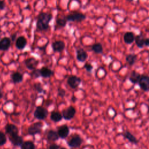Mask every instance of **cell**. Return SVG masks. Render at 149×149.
<instances>
[{"mask_svg": "<svg viewBox=\"0 0 149 149\" xmlns=\"http://www.w3.org/2000/svg\"><path fill=\"white\" fill-rule=\"evenodd\" d=\"M51 47L54 52H60L65 49V44L63 41H56L52 43Z\"/></svg>", "mask_w": 149, "mask_h": 149, "instance_id": "cell-14", "label": "cell"}, {"mask_svg": "<svg viewBox=\"0 0 149 149\" xmlns=\"http://www.w3.org/2000/svg\"><path fill=\"white\" fill-rule=\"evenodd\" d=\"M88 57L87 52L83 48H79L76 51V59L80 62H84Z\"/></svg>", "mask_w": 149, "mask_h": 149, "instance_id": "cell-13", "label": "cell"}, {"mask_svg": "<svg viewBox=\"0 0 149 149\" xmlns=\"http://www.w3.org/2000/svg\"><path fill=\"white\" fill-rule=\"evenodd\" d=\"M59 148H60V146L55 143L51 144V145H49L48 147V149H59Z\"/></svg>", "mask_w": 149, "mask_h": 149, "instance_id": "cell-34", "label": "cell"}, {"mask_svg": "<svg viewBox=\"0 0 149 149\" xmlns=\"http://www.w3.org/2000/svg\"><path fill=\"white\" fill-rule=\"evenodd\" d=\"M34 87L35 90L39 93H44V90L42 87V84L40 83H36L34 84Z\"/></svg>", "mask_w": 149, "mask_h": 149, "instance_id": "cell-30", "label": "cell"}, {"mask_svg": "<svg viewBox=\"0 0 149 149\" xmlns=\"http://www.w3.org/2000/svg\"><path fill=\"white\" fill-rule=\"evenodd\" d=\"M148 64H149V58H148Z\"/></svg>", "mask_w": 149, "mask_h": 149, "instance_id": "cell-43", "label": "cell"}, {"mask_svg": "<svg viewBox=\"0 0 149 149\" xmlns=\"http://www.w3.org/2000/svg\"><path fill=\"white\" fill-rule=\"evenodd\" d=\"M39 61L34 58H29L24 61V64L26 68L31 70L37 69Z\"/></svg>", "mask_w": 149, "mask_h": 149, "instance_id": "cell-10", "label": "cell"}, {"mask_svg": "<svg viewBox=\"0 0 149 149\" xmlns=\"http://www.w3.org/2000/svg\"><path fill=\"white\" fill-rule=\"evenodd\" d=\"M2 97H3V93L1 91V90L0 89V99H1Z\"/></svg>", "mask_w": 149, "mask_h": 149, "instance_id": "cell-39", "label": "cell"}, {"mask_svg": "<svg viewBox=\"0 0 149 149\" xmlns=\"http://www.w3.org/2000/svg\"><path fill=\"white\" fill-rule=\"evenodd\" d=\"M1 32V27H0V33Z\"/></svg>", "mask_w": 149, "mask_h": 149, "instance_id": "cell-42", "label": "cell"}, {"mask_svg": "<svg viewBox=\"0 0 149 149\" xmlns=\"http://www.w3.org/2000/svg\"><path fill=\"white\" fill-rule=\"evenodd\" d=\"M48 112L47 109L41 106H38L34 112V116L37 119L42 120L47 118Z\"/></svg>", "mask_w": 149, "mask_h": 149, "instance_id": "cell-3", "label": "cell"}, {"mask_svg": "<svg viewBox=\"0 0 149 149\" xmlns=\"http://www.w3.org/2000/svg\"><path fill=\"white\" fill-rule=\"evenodd\" d=\"M135 35L132 31H126L123 35V41L127 44H132L135 40Z\"/></svg>", "mask_w": 149, "mask_h": 149, "instance_id": "cell-15", "label": "cell"}, {"mask_svg": "<svg viewBox=\"0 0 149 149\" xmlns=\"http://www.w3.org/2000/svg\"><path fill=\"white\" fill-rule=\"evenodd\" d=\"M5 2L3 0H0V9L3 10L5 8Z\"/></svg>", "mask_w": 149, "mask_h": 149, "instance_id": "cell-35", "label": "cell"}, {"mask_svg": "<svg viewBox=\"0 0 149 149\" xmlns=\"http://www.w3.org/2000/svg\"><path fill=\"white\" fill-rule=\"evenodd\" d=\"M61 149H66V148H64V147H62Z\"/></svg>", "mask_w": 149, "mask_h": 149, "instance_id": "cell-40", "label": "cell"}, {"mask_svg": "<svg viewBox=\"0 0 149 149\" xmlns=\"http://www.w3.org/2000/svg\"><path fill=\"white\" fill-rule=\"evenodd\" d=\"M91 49L95 54H101L103 52V47L101 43L98 42L94 44L91 46Z\"/></svg>", "mask_w": 149, "mask_h": 149, "instance_id": "cell-26", "label": "cell"}, {"mask_svg": "<svg viewBox=\"0 0 149 149\" xmlns=\"http://www.w3.org/2000/svg\"><path fill=\"white\" fill-rule=\"evenodd\" d=\"M11 79L13 83H20L23 80V76L19 72H15L11 74Z\"/></svg>", "mask_w": 149, "mask_h": 149, "instance_id": "cell-22", "label": "cell"}, {"mask_svg": "<svg viewBox=\"0 0 149 149\" xmlns=\"http://www.w3.org/2000/svg\"><path fill=\"white\" fill-rule=\"evenodd\" d=\"M50 118L53 122H60L62 119L63 117H62V113H61L59 112H58V111H52L51 113Z\"/></svg>", "mask_w": 149, "mask_h": 149, "instance_id": "cell-25", "label": "cell"}, {"mask_svg": "<svg viewBox=\"0 0 149 149\" xmlns=\"http://www.w3.org/2000/svg\"><path fill=\"white\" fill-rule=\"evenodd\" d=\"M40 74L44 78H49L54 74V72L49 68L43 66L40 69Z\"/></svg>", "mask_w": 149, "mask_h": 149, "instance_id": "cell-18", "label": "cell"}, {"mask_svg": "<svg viewBox=\"0 0 149 149\" xmlns=\"http://www.w3.org/2000/svg\"><path fill=\"white\" fill-rule=\"evenodd\" d=\"M57 132L59 136V138L65 139L69 135L70 132V129L68 125H62L57 127Z\"/></svg>", "mask_w": 149, "mask_h": 149, "instance_id": "cell-9", "label": "cell"}, {"mask_svg": "<svg viewBox=\"0 0 149 149\" xmlns=\"http://www.w3.org/2000/svg\"><path fill=\"white\" fill-rule=\"evenodd\" d=\"M83 141L80 135L75 134L68 141V145L72 148H78L81 145Z\"/></svg>", "mask_w": 149, "mask_h": 149, "instance_id": "cell-7", "label": "cell"}, {"mask_svg": "<svg viewBox=\"0 0 149 149\" xmlns=\"http://www.w3.org/2000/svg\"><path fill=\"white\" fill-rule=\"evenodd\" d=\"M67 22L68 21L65 17L63 18H58L56 20V23L59 27H64L66 24Z\"/></svg>", "mask_w": 149, "mask_h": 149, "instance_id": "cell-28", "label": "cell"}, {"mask_svg": "<svg viewBox=\"0 0 149 149\" xmlns=\"http://www.w3.org/2000/svg\"><path fill=\"white\" fill-rule=\"evenodd\" d=\"M66 94V91L62 88H58V95L61 97H64Z\"/></svg>", "mask_w": 149, "mask_h": 149, "instance_id": "cell-33", "label": "cell"}, {"mask_svg": "<svg viewBox=\"0 0 149 149\" xmlns=\"http://www.w3.org/2000/svg\"><path fill=\"white\" fill-rule=\"evenodd\" d=\"M145 37L142 33L140 34L137 35L135 37V43L138 48H143L144 47V41H145Z\"/></svg>", "mask_w": 149, "mask_h": 149, "instance_id": "cell-17", "label": "cell"}, {"mask_svg": "<svg viewBox=\"0 0 149 149\" xmlns=\"http://www.w3.org/2000/svg\"><path fill=\"white\" fill-rule=\"evenodd\" d=\"M141 76V74H140L139 73L137 72L135 70H133L129 76V80L132 83H133L134 84H138V82L140 80Z\"/></svg>", "mask_w": 149, "mask_h": 149, "instance_id": "cell-21", "label": "cell"}, {"mask_svg": "<svg viewBox=\"0 0 149 149\" xmlns=\"http://www.w3.org/2000/svg\"><path fill=\"white\" fill-rule=\"evenodd\" d=\"M16 36H17V34L16 33H13L10 36V40L12 41H15L16 38Z\"/></svg>", "mask_w": 149, "mask_h": 149, "instance_id": "cell-36", "label": "cell"}, {"mask_svg": "<svg viewBox=\"0 0 149 149\" xmlns=\"http://www.w3.org/2000/svg\"><path fill=\"white\" fill-rule=\"evenodd\" d=\"M81 82V80L80 77L75 75L70 76L67 80L68 84L73 89H75L79 87Z\"/></svg>", "mask_w": 149, "mask_h": 149, "instance_id": "cell-8", "label": "cell"}, {"mask_svg": "<svg viewBox=\"0 0 149 149\" xmlns=\"http://www.w3.org/2000/svg\"><path fill=\"white\" fill-rule=\"evenodd\" d=\"M84 68H85V69L86 70V71H87L88 72H91V71L93 69V66L91 63H86L84 64Z\"/></svg>", "mask_w": 149, "mask_h": 149, "instance_id": "cell-32", "label": "cell"}, {"mask_svg": "<svg viewBox=\"0 0 149 149\" xmlns=\"http://www.w3.org/2000/svg\"><path fill=\"white\" fill-rule=\"evenodd\" d=\"M139 87L145 92L149 91V76L141 75L138 82Z\"/></svg>", "mask_w": 149, "mask_h": 149, "instance_id": "cell-6", "label": "cell"}, {"mask_svg": "<svg viewBox=\"0 0 149 149\" xmlns=\"http://www.w3.org/2000/svg\"><path fill=\"white\" fill-rule=\"evenodd\" d=\"M0 112H1V109H0Z\"/></svg>", "mask_w": 149, "mask_h": 149, "instance_id": "cell-44", "label": "cell"}, {"mask_svg": "<svg viewBox=\"0 0 149 149\" xmlns=\"http://www.w3.org/2000/svg\"><path fill=\"white\" fill-rule=\"evenodd\" d=\"M20 147H21V149H35L36 148V146L34 143L30 140L24 141Z\"/></svg>", "mask_w": 149, "mask_h": 149, "instance_id": "cell-27", "label": "cell"}, {"mask_svg": "<svg viewBox=\"0 0 149 149\" xmlns=\"http://www.w3.org/2000/svg\"><path fill=\"white\" fill-rule=\"evenodd\" d=\"M144 46L149 47V38H146L144 41Z\"/></svg>", "mask_w": 149, "mask_h": 149, "instance_id": "cell-37", "label": "cell"}, {"mask_svg": "<svg viewBox=\"0 0 149 149\" xmlns=\"http://www.w3.org/2000/svg\"><path fill=\"white\" fill-rule=\"evenodd\" d=\"M9 140L13 146L16 147H21L24 142L23 137L19 134L9 136Z\"/></svg>", "mask_w": 149, "mask_h": 149, "instance_id": "cell-11", "label": "cell"}, {"mask_svg": "<svg viewBox=\"0 0 149 149\" xmlns=\"http://www.w3.org/2000/svg\"><path fill=\"white\" fill-rule=\"evenodd\" d=\"M65 18L68 22H80L85 20V19L86 18V16L81 13L76 12L65 16Z\"/></svg>", "mask_w": 149, "mask_h": 149, "instance_id": "cell-5", "label": "cell"}, {"mask_svg": "<svg viewBox=\"0 0 149 149\" xmlns=\"http://www.w3.org/2000/svg\"><path fill=\"white\" fill-rule=\"evenodd\" d=\"M27 44V40L23 36L19 37L16 40V47L19 49H23Z\"/></svg>", "mask_w": 149, "mask_h": 149, "instance_id": "cell-19", "label": "cell"}, {"mask_svg": "<svg viewBox=\"0 0 149 149\" xmlns=\"http://www.w3.org/2000/svg\"><path fill=\"white\" fill-rule=\"evenodd\" d=\"M42 126L43 124L41 122H37L33 123L28 127V133L31 136H34L37 134H39L42 131Z\"/></svg>", "mask_w": 149, "mask_h": 149, "instance_id": "cell-2", "label": "cell"}, {"mask_svg": "<svg viewBox=\"0 0 149 149\" xmlns=\"http://www.w3.org/2000/svg\"><path fill=\"white\" fill-rule=\"evenodd\" d=\"M30 76L33 79H37L40 76H41L40 74V69H36L30 73Z\"/></svg>", "mask_w": 149, "mask_h": 149, "instance_id": "cell-29", "label": "cell"}, {"mask_svg": "<svg viewBox=\"0 0 149 149\" xmlns=\"http://www.w3.org/2000/svg\"><path fill=\"white\" fill-rule=\"evenodd\" d=\"M6 135L2 132H0V146H3L6 143Z\"/></svg>", "mask_w": 149, "mask_h": 149, "instance_id": "cell-31", "label": "cell"}, {"mask_svg": "<svg viewBox=\"0 0 149 149\" xmlns=\"http://www.w3.org/2000/svg\"><path fill=\"white\" fill-rule=\"evenodd\" d=\"M52 16L47 13H41L38 17L37 27L41 31L47 30L49 29V23L51 20Z\"/></svg>", "mask_w": 149, "mask_h": 149, "instance_id": "cell-1", "label": "cell"}, {"mask_svg": "<svg viewBox=\"0 0 149 149\" xmlns=\"http://www.w3.org/2000/svg\"><path fill=\"white\" fill-rule=\"evenodd\" d=\"M123 137L127 139L129 142L133 143V144H138L139 143V141L138 140L136 139V137L133 134H132L130 132L127 131V130H126L123 132Z\"/></svg>", "mask_w": 149, "mask_h": 149, "instance_id": "cell-20", "label": "cell"}, {"mask_svg": "<svg viewBox=\"0 0 149 149\" xmlns=\"http://www.w3.org/2000/svg\"><path fill=\"white\" fill-rule=\"evenodd\" d=\"M10 39L8 37H4L0 40V50L7 51L10 45Z\"/></svg>", "mask_w": 149, "mask_h": 149, "instance_id": "cell-16", "label": "cell"}, {"mask_svg": "<svg viewBox=\"0 0 149 149\" xmlns=\"http://www.w3.org/2000/svg\"><path fill=\"white\" fill-rule=\"evenodd\" d=\"M127 1H131V2H132L133 0H127Z\"/></svg>", "mask_w": 149, "mask_h": 149, "instance_id": "cell-41", "label": "cell"}, {"mask_svg": "<svg viewBox=\"0 0 149 149\" xmlns=\"http://www.w3.org/2000/svg\"><path fill=\"white\" fill-rule=\"evenodd\" d=\"M47 138L48 140L55 141L59 139V136L58 134L57 131H55L54 130H49L47 134Z\"/></svg>", "mask_w": 149, "mask_h": 149, "instance_id": "cell-23", "label": "cell"}, {"mask_svg": "<svg viewBox=\"0 0 149 149\" xmlns=\"http://www.w3.org/2000/svg\"><path fill=\"white\" fill-rule=\"evenodd\" d=\"M76 112V111L74 107L73 106H69L62 111V115L65 120H70L74 116Z\"/></svg>", "mask_w": 149, "mask_h": 149, "instance_id": "cell-4", "label": "cell"}, {"mask_svg": "<svg viewBox=\"0 0 149 149\" xmlns=\"http://www.w3.org/2000/svg\"><path fill=\"white\" fill-rule=\"evenodd\" d=\"M77 97H75L74 95H73V96L72 97V98H71V101H72V102H73V103L76 102V101H77Z\"/></svg>", "mask_w": 149, "mask_h": 149, "instance_id": "cell-38", "label": "cell"}, {"mask_svg": "<svg viewBox=\"0 0 149 149\" xmlns=\"http://www.w3.org/2000/svg\"><path fill=\"white\" fill-rule=\"evenodd\" d=\"M5 132L9 134V136H13L18 134L19 129L18 127L13 124H7L5 127Z\"/></svg>", "mask_w": 149, "mask_h": 149, "instance_id": "cell-12", "label": "cell"}, {"mask_svg": "<svg viewBox=\"0 0 149 149\" xmlns=\"http://www.w3.org/2000/svg\"><path fill=\"white\" fill-rule=\"evenodd\" d=\"M137 55L135 54H129L126 56L125 60L126 62L130 65L133 66L136 62Z\"/></svg>", "mask_w": 149, "mask_h": 149, "instance_id": "cell-24", "label": "cell"}]
</instances>
